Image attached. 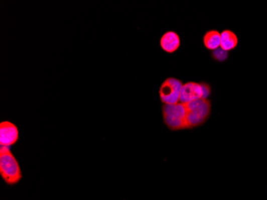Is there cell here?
Segmentation results:
<instances>
[{
    "label": "cell",
    "instance_id": "cell-5",
    "mask_svg": "<svg viewBox=\"0 0 267 200\" xmlns=\"http://www.w3.org/2000/svg\"><path fill=\"white\" fill-rule=\"evenodd\" d=\"M18 140V128L11 122H2L0 124V145L10 147Z\"/></svg>",
    "mask_w": 267,
    "mask_h": 200
},
{
    "label": "cell",
    "instance_id": "cell-10",
    "mask_svg": "<svg viewBox=\"0 0 267 200\" xmlns=\"http://www.w3.org/2000/svg\"><path fill=\"white\" fill-rule=\"evenodd\" d=\"M212 57L214 58V60L224 62L228 58V52L222 50L221 47H218L216 50L212 51Z\"/></svg>",
    "mask_w": 267,
    "mask_h": 200
},
{
    "label": "cell",
    "instance_id": "cell-9",
    "mask_svg": "<svg viewBox=\"0 0 267 200\" xmlns=\"http://www.w3.org/2000/svg\"><path fill=\"white\" fill-rule=\"evenodd\" d=\"M220 43L221 34L215 30L209 31L203 36V43L206 49L214 51L220 47Z\"/></svg>",
    "mask_w": 267,
    "mask_h": 200
},
{
    "label": "cell",
    "instance_id": "cell-11",
    "mask_svg": "<svg viewBox=\"0 0 267 200\" xmlns=\"http://www.w3.org/2000/svg\"><path fill=\"white\" fill-rule=\"evenodd\" d=\"M202 90V98L207 99L210 94V86L206 82H201Z\"/></svg>",
    "mask_w": 267,
    "mask_h": 200
},
{
    "label": "cell",
    "instance_id": "cell-2",
    "mask_svg": "<svg viewBox=\"0 0 267 200\" xmlns=\"http://www.w3.org/2000/svg\"><path fill=\"white\" fill-rule=\"evenodd\" d=\"M162 113L163 121L171 131L187 129V111L184 104H163Z\"/></svg>",
    "mask_w": 267,
    "mask_h": 200
},
{
    "label": "cell",
    "instance_id": "cell-8",
    "mask_svg": "<svg viewBox=\"0 0 267 200\" xmlns=\"http://www.w3.org/2000/svg\"><path fill=\"white\" fill-rule=\"evenodd\" d=\"M238 43V36L230 30H224L221 33L220 47L226 51L234 50Z\"/></svg>",
    "mask_w": 267,
    "mask_h": 200
},
{
    "label": "cell",
    "instance_id": "cell-1",
    "mask_svg": "<svg viewBox=\"0 0 267 200\" xmlns=\"http://www.w3.org/2000/svg\"><path fill=\"white\" fill-rule=\"evenodd\" d=\"M0 175L8 185L16 184L22 179L20 164L9 147H0Z\"/></svg>",
    "mask_w": 267,
    "mask_h": 200
},
{
    "label": "cell",
    "instance_id": "cell-7",
    "mask_svg": "<svg viewBox=\"0 0 267 200\" xmlns=\"http://www.w3.org/2000/svg\"><path fill=\"white\" fill-rule=\"evenodd\" d=\"M160 46L162 49L167 53H174L179 49L180 46V38L176 32L171 31L166 32L163 34L160 40Z\"/></svg>",
    "mask_w": 267,
    "mask_h": 200
},
{
    "label": "cell",
    "instance_id": "cell-6",
    "mask_svg": "<svg viewBox=\"0 0 267 200\" xmlns=\"http://www.w3.org/2000/svg\"><path fill=\"white\" fill-rule=\"evenodd\" d=\"M199 98H202V90L200 83L188 82L183 84L179 96L180 104H188Z\"/></svg>",
    "mask_w": 267,
    "mask_h": 200
},
{
    "label": "cell",
    "instance_id": "cell-3",
    "mask_svg": "<svg viewBox=\"0 0 267 200\" xmlns=\"http://www.w3.org/2000/svg\"><path fill=\"white\" fill-rule=\"evenodd\" d=\"M184 105L187 111V129L201 125L210 116V100L199 98Z\"/></svg>",
    "mask_w": 267,
    "mask_h": 200
},
{
    "label": "cell",
    "instance_id": "cell-4",
    "mask_svg": "<svg viewBox=\"0 0 267 200\" xmlns=\"http://www.w3.org/2000/svg\"><path fill=\"white\" fill-rule=\"evenodd\" d=\"M183 84L182 81L170 77L163 81L159 88V96L163 104L174 105L179 103L181 89Z\"/></svg>",
    "mask_w": 267,
    "mask_h": 200
}]
</instances>
